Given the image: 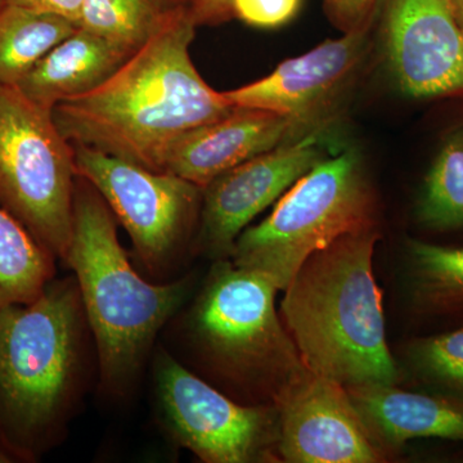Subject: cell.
<instances>
[{"mask_svg":"<svg viewBox=\"0 0 463 463\" xmlns=\"http://www.w3.org/2000/svg\"><path fill=\"white\" fill-rule=\"evenodd\" d=\"M196 29L187 12H175L105 83L58 103L52 118L62 136L164 172L182 137L236 109L197 71L190 53Z\"/></svg>","mask_w":463,"mask_h":463,"instance_id":"6da1fadb","label":"cell"},{"mask_svg":"<svg viewBox=\"0 0 463 463\" xmlns=\"http://www.w3.org/2000/svg\"><path fill=\"white\" fill-rule=\"evenodd\" d=\"M94 362L74 276L54 277L32 303L0 310V439L18 462L61 443Z\"/></svg>","mask_w":463,"mask_h":463,"instance_id":"7a4b0ae2","label":"cell"},{"mask_svg":"<svg viewBox=\"0 0 463 463\" xmlns=\"http://www.w3.org/2000/svg\"><path fill=\"white\" fill-rule=\"evenodd\" d=\"M63 264L74 272L90 325L99 388L130 397L151 361L158 337L192 298V276L149 282L121 246L118 221L99 191L78 175L74 228Z\"/></svg>","mask_w":463,"mask_h":463,"instance_id":"3957f363","label":"cell"},{"mask_svg":"<svg viewBox=\"0 0 463 463\" xmlns=\"http://www.w3.org/2000/svg\"><path fill=\"white\" fill-rule=\"evenodd\" d=\"M376 228L346 234L301 265L285 288L282 322L310 373L340 385L401 381L373 274Z\"/></svg>","mask_w":463,"mask_h":463,"instance_id":"277c9868","label":"cell"},{"mask_svg":"<svg viewBox=\"0 0 463 463\" xmlns=\"http://www.w3.org/2000/svg\"><path fill=\"white\" fill-rule=\"evenodd\" d=\"M264 274L215 260L196 297L170 319L161 344L191 373L218 381L243 404H263L306 370Z\"/></svg>","mask_w":463,"mask_h":463,"instance_id":"5b68a950","label":"cell"},{"mask_svg":"<svg viewBox=\"0 0 463 463\" xmlns=\"http://www.w3.org/2000/svg\"><path fill=\"white\" fill-rule=\"evenodd\" d=\"M376 215V194L364 158L356 149H344L319 161L261 223L246 228L230 259L285 291L313 254L346 234L373 230Z\"/></svg>","mask_w":463,"mask_h":463,"instance_id":"8992f818","label":"cell"},{"mask_svg":"<svg viewBox=\"0 0 463 463\" xmlns=\"http://www.w3.org/2000/svg\"><path fill=\"white\" fill-rule=\"evenodd\" d=\"M74 147L52 112L0 84V207L65 261L74 228Z\"/></svg>","mask_w":463,"mask_h":463,"instance_id":"52a82bcc","label":"cell"},{"mask_svg":"<svg viewBox=\"0 0 463 463\" xmlns=\"http://www.w3.org/2000/svg\"><path fill=\"white\" fill-rule=\"evenodd\" d=\"M72 147L76 173L99 191L129 234L145 272L160 282L175 279L173 273L199 230L203 188L97 149Z\"/></svg>","mask_w":463,"mask_h":463,"instance_id":"ba28073f","label":"cell"},{"mask_svg":"<svg viewBox=\"0 0 463 463\" xmlns=\"http://www.w3.org/2000/svg\"><path fill=\"white\" fill-rule=\"evenodd\" d=\"M157 421L206 463L264 461L279 443L274 404H243L179 364L158 344L151 358Z\"/></svg>","mask_w":463,"mask_h":463,"instance_id":"9c48e42d","label":"cell"},{"mask_svg":"<svg viewBox=\"0 0 463 463\" xmlns=\"http://www.w3.org/2000/svg\"><path fill=\"white\" fill-rule=\"evenodd\" d=\"M327 128L283 142L203 187L194 249L214 261L230 259L234 243L250 222L327 157Z\"/></svg>","mask_w":463,"mask_h":463,"instance_id":"30bf717a","label":"cell"},{"mask_svg":"<svg viewBox=\"0 0 463 463\" xmlns=\"http://www.w3.org/2000/svg\"><path fill=\"white\" fill-rule=\"evenodd\" d=\"M279 449L289 463H376L386 458L345 386L303 370L273 399Z\"/></svg>","mask_w":463,"mask_h":463,"instance_id":"8fae6325","label":"cell"},{"mask_svg":"<svg viewBox=\"0 0 463 463\" xmlns=\"http://www.w3.org/2000/svg\"><path fill=\"white\" fill-rule=\"evenodd\" d=\"M383 50L411 99L463 96V29L447 0H388Z\"/></svg>","mask_w":463,"mask_h":463,"instance_id":"7c38bea8","label":"cell"},{"mask_svg":"<svg viewBox=\"0 0 463 463\" xmlns=\"http://www.w3.org/2000/svg\"><path fill=\"white\" fill-rule=\"evenodd\" d=\"M368 32L344 33L301 56L283 61L263 79L224 91L236 108L289 118L301 136L330 125L332 103L350 83L368 48Z\"/></svg>","mask_w":463,"mask_h":463,"instance_id":"4fadbf2b","label":"cell"},{"mask_svg":"<svg viewBox=\"0 0 463 463\" xmlns=\"http://www.w3.org/2000/svg\"><path fill=\"white\" fill-rule=\"evenodd\" d=\"M300 137L285 116L236 108L182 137L167 152L164 172L203 188L250 158Z\"/></svg>","mask_w":463,"mask_h":463,"instance_id":"5bb4252c","label":"cell"},{"mask_svg":"<svg viewBox=\"0 0 463 463\" xmlns=\"http://www.w3.org/2000/svg\"><path fill=\"white\" fill-rule=\"evenodd\" d=\"M347 394L377 440L399 448L413 439L463 441V402L405 392L389 383L347 386Z\"/></svg>","mask_w":463,"mask_h":463,"instance_id":"9a60e30c","label":"cell"},{"mask_svg":"<svg viewBox=\"0 0 463 463\" xmlns=\"http://www.w3.org/2000/svg\"><path fill=\"white\" fill-rule=\"evenodd\" d=\"M132 53L79 27L27 72L16 88L39 108L84 96L115 74Z\"/></svg>","mask_w":463,"mask_h":463,"instance_id":"2e32d148","label":"cell"},{"mask_svg":"<svg viewBox=\"0 0 463 463\" xmlns=\"http://www.w3.org/2000/svg\"><path fill=\"white\" fill-rule=\"evenodd\" d=\"M79 29L58 14L21 5L0 7V84L16 87L56 45Z\"/></svg>","mask_w":463,"mask_h":463,"instance_id":"e0dca14e","label":"cell"},{"mask_svg":"<svg viewBox=\"0 0 463 463\" xmlns=\"http://www.w3.org/2000/svg\"><path fill=\"white\" fill-rule=\"evenodd\" d=\"M57 259L0 207V310L27 304L56 277Z\"/></svg>","mask_w":463,"mask_h":463,"instance_id":"ac0fdd59","label":"cell"},{"mask_svg":"<svg viewBox=\"0 0 463 463\" xmlns=\"http://www.w3.org/2000/svg\"><path fill=\"white\" fill-rule=\"evenodd\" d=\"M408 254L417 307L431 315L463 310V246L448 248L410 241Z\"/></svg>","mask_w":463,"mask_h":463,"instance_id":"d6986e66","label":"cell"},{"mask_svg":"<svg viewBox=\"0 0 463 463\" xmlns=\"http://www.w3.org/2000/svg\"><path fill=\"white\" fill-rule=\"evenodd\" d=\"M417 218L432 231L463 228V129L447 137L426 174Z\"/></svg>","mask_w":463,"mask_h":463,"instance_id":"ffe728a7","label":"cell"},{"mask_svg":"<svg viewBox=\"0 0 463 463\" xmlns=\"http://www.w3.org/2000/svg\"><path fill=\"white\" fill-rule=\"evenodd\" d=\"M173 14L155 0H84L78 26L134 54Z\"/></svg>","mask_w":463,"mask_h":463,"instance_id":"44dd1931","label":"cell"},{"mask_svg":"<svg viewBox=\"0 0 463 463\" xmlns=\"http://www.w3.org/2000/svg\"><path fill=\"white\" fill-rule=\"evenodd\" d=\"M407 356L420 379L463 402V327L413 340Z\"/></svg>","mask_w":463,"mask_h":463,"instance_id":"7402d4cb","label":"cell"},{"mask_svg":"<svg viewBox=\"0 0 463 463\" xmlns=\"http://www.w3.org/2000/svg\"><path fill=\"white\" fill-rule=\"evenodd\" d=\"M301 0H231L232 20L246 25L273 29L297 14Z\"/></svg>","mask_w":463,"mask_h":463,"instance_id":"603a6c76","label":"cell"},{"mask_svg":"<svg viewBox=\"0 0 463 463\" xmlns=\"http://www.w3.org/2000/svg\"><path fill=\"white\" fill-rule=\"evenodd\" d=\"M326 12L344 33L370 29L377 0H323Z\"/></svg>","mask_w":463,"mask_h":463,"instance_id":"cb8c5ba5","label":"cell"},{"mask_svg":"<svg viewBox=\"0 0 463 463\" xmlns=\"http://www.w3.org/2000/svg\"><path fill=\"white\" fill-rule=\"evenodd\" d=\"M188 16L196 27L228 23L232 21L231 0H192Z\"/></svg>","mask_w":463,"mask_h":463,"instance_id":"d4e9b609","label":"cell"},{"mask_svg":"<svg viewBox=\"0 0 463 463\" xmlns=\"http://www.w3.org/2000/svg\"><path fill=\"white\" fill-rule=\"evenodd\" d=\"M83 2L84 0H5L7 5H21V7L58 14L76 24L80 16Z\"/></svg>","mask_w":463,"mask_h":463,"instance_id":"484cf974","label":"cell"},{"mask_svg":"<svg viewBox=\"0 0 463 463\" xmlns=\"http://www.w3.org/2000/svg\"><path fill=\"white\" fill-rule=\"evenodd\" d=\"M164 11L187 12L191 7L192 0H155Z\"/></svg>","mask_w":463,"mask_h":463,"instance_id":"4316f807","label":"cell"},{"mask_svg":"<svg viewBox=\"0 0 463 463\" xmlns=\"http://www.w3.org/2000/svg\"><path fill=\"white\" fill-rule=\"evenodd\" d=\"M453 16L463 29V0H447Z\"/></svg>","mask_w":463,"mask_h":463,"instance_id":"83f0119b","label":"cell"},{"mask_svg":"<svg viewBox=\"0 0 463 463\" xmlns=\"http://www.w3.org/2000/svg\"><path fill=\"white\" fill-rule=\"evenodd\" d=\"M18 462L16 457H14V453L8 449V447L3 443L2 439H0V463H12Z\"/></svg>","mask_w":463,"mask_h":463,"instance_id":"f1b7e54d","label":"cell"},{"mask_svg":"<svg viewBox=\"0 0 463 463\" xmlns=\"http://www.w3.org/2000/svg\"><path fill=\"white\" fill-rule=\"evenodd\" d=\"M3 3H5V0H0V7H2Z\"/></svg>","mask_w":463,"mask_h":463,"instance_id":"f546056e","label":"cell"}]
</instances>
